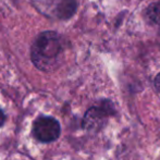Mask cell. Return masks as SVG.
Masks as SVG:
<instances>
[{"mask_svg": "<svg viewBox=\"0 0 160 160\" xmlns=\"http://www.w3.org/2000/svg\"><path fill=\"white\" fill-rule=\"evenodd\" d=\"M61 51V42L55 32L38 35L32 46V61L40 70H49Z\"/></svg>", "mask_w": 160, "mask_h": 160, "instance_id": "obj_1", "label": "cell"}, {"mask_svg": "<svg viewBox=\"0 0 160 160\" xmlns=\"http://www.w3.org/2000/svg\"><path fill=\"white\" fill-rule=\"evenodd\" d=\"M60 124L51 117H40L34 122V136L42 143L55 142L60 136Z\"/></svg>", "mask_w": 160, "mask_h": 160, "instance_id": "obj_2", "label": "cell"}, {"mask_svg": "<svg viewBox=\"0 0 160 160\" xmlns=\"http://www.w3.org/2000/svg\"><path fill=\"white\" fill-rule=\"evenodd\" d=\"M113 107L110 101H103L99 107H92L87 110L83 119V128L87 131H98L105 124L106 118L113 113Z\"/></svg>", "mask_w": 160, "mask_h": 160, "instance_id": "obj_3", "label": "cell"}, {"mask_svg": "<svg viewBox=\"0 0 160 160\" xmlns=\"http://www.w3.org/2000/svg\"><path fill=\"white\" fill-rule=\"evenodd\" d=\"M76 0H60L57 7V12L61 19H69L76 11Z\"/></svg>", "mask_w": 160, "mask_h": 160, "instance_id": "obj_4", "label": "cell"}, {"mask_svg": "<svg viewBox=\"0 0 160 160\" xmlns=\"http://www.w3.org/2000/svg\"><path fill=\"white\" fill-rule=\"evenodd\" d=\"M145 20L152 25L160 24V2L152 3L144 12Z\"/></svg>", "mask_w": 160, "mask_h": 160, "instance_id": "obj_5", "label": "cell"}, {"mask_svg": "<svg viewBox=\"0 0 160 160\" xmlns=\"http://www.w3.org/2000/svg\"><path fill=\"white\" fill-rule=\"evenodd\" d=\"M155 86H156L157 91L160 93V73L156 76V78H155Z\"/></svg>", "mask_w": 160, "mask_h": 160, "instance_id": "obj_6", "label": "cell"}, {"mask_svg": "<svg viewBox=\"0 0 160 160\" xmlns=\"http://www.w3.org/2000/svg\"><path fill=\"white\" fill-rule=\"evenodd\" d=\"M4 120H6V116H4L3 111L0 109V127H2V124L4 123Z\"/></svg>", "mask_w": 160, "mask_h": 160, "instance_id": "obj_7", "label": "cell"}]
</instances>
